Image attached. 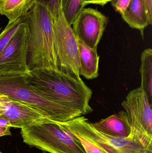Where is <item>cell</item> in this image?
<instances>
[{
  "mask_svg": "<svg viewBox=\"0 0 152 153\" xmlns=\"http://www.w3.org/2000/svg\"><path fill=\"white\" fill-rule=\"evenodd\" d=\"M29 87L40 95L70 109L80 117L93 112L89 104L93 91L81 78L60 71L35 68L26 74Z\"/></svg>",
  "mask_w": 152,
  "mask_h": 153,
  "instance_id": "1",
  "label": "cell"
},
{
  "mask_svg": "<svg viewBox=\"0 0 152 153\" xmlns=\"http://www.w3.org/2000/svg\"><path fill=\"white\" fill-rule=\"evenodd\" d=\"M22 18L27 33V63L29 70H58L54 42L53 19L49 11L36 2Z\"/></svg>",
  "mask_w": 152,
  "mask_h": 153,
  "instance_id": "2",
  "label": "cell"
},
{
  "mask_svg": "<svg viewBox=\"0 0 152 153\" xmlns=\"http://www.w3.org/2000/svg\"><path fill=\"white\" fill-rule=\"evenodd\" d=\"M23 142L50 153H86L77 137L48 119L21 128Z\"/></svg>",
  "mask_w": 152,
  "mask_h": 153,
  "instance_id": "3",
  "label": "cell"
},
{
  "mask_svg": "<svg viewBox=\"0 0 152 153\" xmlns=\"http://www.w3.org/2000/svg\"><path fill=\"white\" fill-rule=\"evenodd\" d=\"M26 74H0V94L35 106L43 111L48 119L55 122H68L80 117L75 111L46 99L32 90L28 84Z\"/></svg>",
  "mask_w": 152,
  "mask_h": 153,
  "instance_id": "4",
  "label": "cell"
},
{
  "mask_svg": "<svg viewBox=\"0 0 152 153\" xmlns=\"http://www.w3.org/2000/svg\"><path fill=\"white\" fill-rule=\"evenodd\" d=\"M58 123L68 132L89 140L106 153H152V150L145 148L137 140L110 136L99 132L84 116Z\"/></svg>",
  "mask_w": 152,
  "mask_h": 153,
  "instance_id": "5",
  "label": "cell"
},
{
  "mask_svg": "<svg viewBox=\"0 0 152 153\" xmlns=\"http://www.w3.org/2000/svg\"><path fill=\"white\" fill-rule=\"evenodd\" d=\"M131 128L127 138L137 140L152 150V110L148 97L141 88L130 91L122 102Z\"/></svg>",
  "mask_w": 152,
  "mask_h": 153,
  "instance_id": "6",
  "label": "cell"
},
{
  "mask_svg": "<svg viewBox=\"0 0 152 153\" xmlns=\"http://www.w3.org/2000/svg\"><path fill=\"white\" fill-rule=\"evenodd\" d=\"M53 30L58 69L70 76L81 78L77 39L62 11L53 21Z\"/></svg>",
  "mask_w": 152,
  "mask_h": 153,
  "instance_id": "7",
  "label": "cell"
},
{
  "mask_svg": "<svg viewBox=\"0 0 152 153\" xmlns=\"http://www.w3.org/2000/svg\"><path fill=\"white\" fill-rule=\"evenodd\" d=\"M108 22V18L97 9L84 8L73 22L72 30L78 40L97 49Z\"/></svg>",
  "mask_w": 152,
  "mask_h": 153,
  "instance_id": "8",
  "label": "cell"
},
{
  "mask_svg": "<svg viewBox=\"0 0 152 153\" xmlns=\"http://www.w3.org/2000/svg\"><path fill=\"white\" fill-rule=\"evenodd\" d=\"M27 33L24 23L0 53V74L27 73Z\"/></svg>",
  "mask_w": 152,
  "mask_h": 153,
  "instance_id": "9",
  "label": "cell"
},
{
  "mask_svg": "<svg viewBox=\"0 0 152 153\" xmlns=\"http://www.w3.org/2000/svg\"><path fill=\"white\" fill-rule=\"evenodd\" d=\"M0 107L2 115L9 120L12 127L22 128L48 119L43 111L35 106L1 94Z\"/></svg>",
  "mask_w": 152,
  "mask_h": 153,
  "instance_id": "10",
  "label": "cell"
},
{
  "mask_svg": "<svg viewBox=\"0 0 152 153\" xmlns=\"http://www.w3.org/2000/svg\"><path fill=\"white\" fill-rule=\"evenodd\" d=\"M91 125L97 131L110 136L127 138L131 134V126L125 111L91 123Z\"/></svg>",
  "mask_w": 152,
  "mask_h": 153,
  "instance_id": "11",
  "label": "cell"
},
{
  "mask_svg": "<svg viewBox=\"0 0 152 153\" xmlns=\"http://www.w3.org/2000/svg\"><path fill=\"white\" fill-rule=\"evenodd\" d=\"M121 15L130 27L140 30L142 36L145 29L152 24V18L149 15L144 0H131Z\"/></svg>",
  "mask_w": 152,
  "mask_h": 153,
  "instance_id": "12",
  "label": "cell"
},
{
  "mask_svg": "<svg viewBox=\"0 0 152 153\" xmlns=\"http://www.w3.org/2000/svg\"><path fill=\"white\" fill-rule=\"evenodd\" d=\"M79 56V74L88 80L95 79L99 76L100 56L97 49H93L78 40Z\"/></svg>",
  "mask_w": 152,
  "mask_h": 153,
  "instance_id": "13",
  "label": "cell"
},
{
  "mask_svg": "<svg viewBox=\"0 0 152 153\" xmlns=\"http://www.w3.org/2000/svg\"><path fill=\"white\" fill-rule=\"evenodd\" d=\"M36 0H0V14L5 16L9 23L25 15L35 4Z\"/></svg>",
  "mask_w": 152,
  "mask_h": 153,
  "instance_id": "14",
  "label": "cell"
},
{
  "mask_svg": "<svg viewBox=\"0 0 152 153\" xmlns=\"http://www.w3.org/2000/svg\"><path fill=\"white\" fill-rule=\"evenodd\" d=\"M140 72L141 76L140 87L146 94L149 102L152 106V50L148 48L141 55Z\"/></svg>",
  "mask_w": 152,
  "mask_h": 153,
  "instance_id": "15",
  "label": "cell"
},
{
  "mask_svg": "<svg viewBox=\"0 0 152 153\" xmlns=\"http://www.w3.org/2000/svg\"><path fill=\"white\" fill-rule=\"evenodd\" d=\"M82 0H62V9L68 23L71 26L79 13L84 9Z\"/></svg>",
  "mask_w": 152,
  "mask_h": 153,
  "instance_id": "16",
  "label": "cell"
},
{
  "mask_svg": "<svg viewBox=\"0 0 152 153\" xmlns=\"http://www.w3.org/2000/svg\"><path fill=\"white\" fill-rule=\"evenodd\" d=\"M24 24L22 17L14 22L9 23L0 33V53L8 45L12 37Z\"/></svg>",
  "mask_w": 152,
  "mask_h": 153,
  "instance_id": "17",
  "label": "cell"
},
{
  "mask_svg": "<svg viewBox=\"0 0 152 153\" xmlns=\"http://www.w3.org/2000/svg\"><path fill=\"white\" fill-rule=\"evenodd\" d=\"M62 0H36L37 2L44 6L50 12L53 21L57 19L62 12Z\"/></svg>",
  "mask_w": 152,
  "mask_h": 153,
  "instance_id": "18",
  "label": "cell"
},
{
  "mask_svg": "<svg viewBox=\"0 0 152 153\" xmlns=\"http://www.w3.org/2000/svg\"><path fill=\"white\" fill-rule=\"evenodd\" d=\"M71 134V133H70ZM74 135V134H73ZM76 136L81 143L86 153H106L89 140L80 136Z\"/></svg>",
  "mask_w": 152,
  "mask_h": 153,
  "instance_id": "19",
  "label": "cell"
},
{
  "mask_svg": "<svg viewBox=\"0 0 152 153\" xmlns=\"http://www.w3.org/2000/svg\"><path fill=\"white\" fill-rule=\"evenodd\" d=\"M131 0H114L111 2L116 11L122 14L127 8Z\"/></svg>",
  "mask_w": 152,
  "mask_h": 153,
  "instance_id": "20",
  "label": "cell"
},
{
  "mask_svg": "<svg viewBox=\"0 0 152 153\" xmlns=\"http://www.w3.org/2000/svg\"><path fill=\"white\" fill-rule=\"evenodd\" d=\"M110 2V0H82V4L83 7L84 8L89 4H97L103 6Z\"/></svg>",
  "mask_w": 152,
  "mask_h": 153,
  "instance_id": "21",
  "label": "cell"
},
{
  "mask_svg": "<svg viewBox=\"0 0 152 153\" xmlns=\"http://www.w3.org/2000/svg\"><path fill=\"white\" fill-rule=\"evenodd\" d=\"M12 127L11 125L9 120L2 115H0V127Z\"/></svg>",
  "mask_w": 152,
  "mask_h": 153,
  "instance_id": "22",
  "label": "cell"
},
{
  "mask_svg": "<svg viewBox=\"0 0 152 153\" xmlns=\"http://www.w3.org/2000/svg\"><path fill=\"white\" fill-rule=\"evenodd\" d=\"M10 127H0V137L4 136H11L12 135L10 131Z\"/></svg>",
  "mask_w": 152,
  "mask_h": 153,
  "instance_id": "23",
  "label": "cell"
},
{
  "mask_svg": "<svg viewBox=\"0 0 152 153\" xmlns=\"http://www.w3.org/2000/svg\"><path fill=\"white\" fill-rule=\"evenodd\" d=\"M150 17L152 18V0H144Z\"/></svg>",
  "mask_w": 152,
  "mask_h": 153,
  "instance_id": "24",
  "label": "cell"
},
{
  "mask_svg": "<svg viewBox=\"0 0 152 153\" xmlns=\"http://www.w3.org/2000/svg\"><path fill=\"white\" fill-rule=\"evenodd\" d=\"M2 114V111L1 109V107H0V115Z\"/></svg>",
  "mask_w": 152,
  "mask_h": 153,
  "instance_id": "25",
  "label": "cell"
},
{
  "mask_svg": "<svg viewBox=\"0 0 152 153\" xmlns=\"http://www.w3.org/2000/svg\"><path fill=\"white\" fill-rule=\"evenodd\" d=\"M111 2L112 1H114V0H110Z\"/></svg>",
  "mask_w": 152,
  "mask_h": 153,
  "instance_id": "26",
  "label": "cell"
},
{
  "mask_svg": "<svg viewBox=\"0 0 152 153\" xmlns=\"http://www.w3.org/2000/svg\"><path fill=\"white\" fill-rule=\"evenodd\" d=\"M0 153H3L1 152H0Z\"/></svg>",
  "mask_w": 152,
  "mask_h": 153,
  "instance_id": "27",
  "label": "cell"
}]
</instances>
